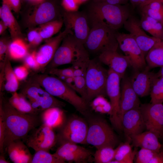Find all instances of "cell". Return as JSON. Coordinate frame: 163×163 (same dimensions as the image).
<instances>
[{
  "label": "cell",
  "mask_w": 163,
  "mask_h": 163,
  "mask_svg": "<svg viewBox=\"0 0 163 163\" xmlns=\"http://www.w3.org/2000/svg\"><path fill=\"white\" fill-rule=\"evenodd\" d=\"M2 94V93H1ZM0 93V105L3 110L5 125L4 151L12 141L24 140L28 133L42 124L41 115L21 112L4 98Z\"/></svg>",
  "instance_id": "obj_1"
},
{
  "label": "cell",
  "mask_w": 163,
  "mask_h": 163,
  "mask_svg": "<svg viewBox=\"0 0 163 163\" xmlns=\"http://www.w3.org/2000/svg\"><path fill=\"white\" fill-rule=\"evenodd\" d=\"M131 14L126 5L94 2L86 15L91 27L101 25L117 30Z\"/></svg>",
  "instance_id": "obj_2"
},
{
  "label": "cell",
  "mask_w": 163,
  "mask_h": 163,
  "mask_svg": "<svg viewBox=\"0 0 163 163\" xmlns=\"http://www.w3.org/2000/svg\"><path fill=\"white\" fill-rule=\"evenodd\" d=\"M31 77L52 95L67 102L82 114H87L88 103L57 77L46 74L35 73Z\"/></svg>",
  "instance_id": "obj_3"
},
{
  "label": "cell",
  "mask_w": 163,
  "mask_h": 163,
  "mask_svg": "<svg viewBox=\"0 0 163 163\" xmlns=\"http://www.w3.org/2000/svg\"><path fill=\"white\" fill-rule=\"evenodd\" d=\"M54 57L45 70L57 68L66 64L73 63L89 58V53L84 44L71 33L63 38Z\"/></svg>",
  "instance_id": "obj_4"
},
{
  "label": "cell",
  "mask_w": 163,
  "mask_h": 163,
  "mask_svg": "<svg viewBox=\"0 0 163 163\" xmlns=\"http://www.w3.org/2000/svg\"><path fill=\"white\" fill-rule=\"evenodd\" d=\"M20 93L39 114L51 107L61 108L65 105L64 102L51 95L31 77L22 84Z\"/></svg>",
  "instance_id": "obj_5"
},
{
  "label": "cell",
  "mask_w": 163,
  "mask_h": 163,
  "mask_svg": "<svg viewBox=\"0 0 163 163\" xmlns=\"http://www.w3.org/2000/svg\"><path fill=\"white\" fill-rule=\"evenodd\" d=\"M117 30L106 26L91 27L84 44L88 53L98 54L107 51H117L119 44L116 37Z\"/></svg>",
  "instance_id": "obj_6"
},
{
  "label": "cell",
  "mask_w": 163,
  "mask_h": 163,
  "mask_svg": "<svg viewBox=\"0 0 163 163\" xmlns=\"http://www.w3.org/2000/svg\"><path fill=\"white\" fill-rule=\"evenodd\" d=\"M102 64L98 58L90 59L88 62L86 76V101L88 103L99 95H107L108 70Z\"/></svg>",
  "instance_id": "obj_7"
},
{
  "label": "cell",
  "mask_w": 163,
  "mask_h": 163,
  "mask_svg": "<svg viewBox=\"0 0 163 163\" xmlns=\"http://www.w3.org/2000/svg\"><path fill=\"white\" fill-rule=\"evenodd\" d=\"M118 139L112 129L105 120L101 118L91 120L88 125L86 143L97 149L105 146L114 147Z\"/></svg>",
  "instance_id": "obj_8"
},
{
  "label": "cell",
  "mask_w": 163,
  "mask_h": 163,
  "mask_svg": "<svg viewBox=\"0 0 163 163\" xmlns=\"http://www.w3.org/2000/svg\"><path fill=\"white\" fill-rule=\"evenodd\" d=\"M116 37L119 46L128 59L130 66L136 71L144 69L146 67L145 56L133 37L129 34L117 30Z\"/></svg>",
  "instance_id": "obj_9"
},
{
  "label": "cell",
  "mask_w": 163,
  "mask_h": 163,
  "mask_svg": "<svg viewBox=\"0 0 163 163\" xmlns=\"http://www.w3.org/2000/svg\"><path fill=\"white\" fill-rule=\"evenodd\" d=\"M62 126L58 135L61 143L69 142L86 144L88 125L83 119L78 117H72Z\"/></svg>",
  "instance_id": "obj_10"
},
{
  "label": "cell",
  "mask_w": 163,
  "mask_h": 163,
  "mask_svg": "<svg viewBox=\"0 0 163 163\" xmlns=\"http://www.w3.org/2000/svg\"><path fill=\"white\" fill-rule=\"evenodd\" d=\"M120 76L111 69L108 70V76L106 84V92L109 97L111 107L110 115V121L114 126L117 129H122L119 122L118 114L121 91Z\"/></svg>",
  "instance_id": "obj_11"
},
{
  "label": "cell",
  "mask_w": 163,
  "mask_h": 163,
  "mask_svg": "<svg viewBox=\"0 0 163 163\" xmlns=\"http://www.w3.org/2000/svg\"><path fill=\"white\" fill-rule=\"evenodd\" d=\"M57 137L53 129L42 123L32 130L24 140L28 147L35 152L49 150L55 145Z\"/></svg>",
  "instance_id": "obj_12"
},
{
  "label": "cell",
  "mask_w": 163,
  "mask_h": 163,
  "mask_svg": "<svg viewBox=\"0 0 163 163\" xmlns=\"http://www.w3.org/2000/svg\"><path fill=\"white\" fill-rule=\"evenodd\" d=\"M139 108L146 129L159 138L163 137V104H141Z\"/></svg>",
  "instance_id": "obj_13"
},
{
  "label": "cell",
  "mask_w": 163,
  "mask_h": 163,
  "mask_svg": "<svg viewBox=\"0 0 163 163\" xmlns=\"http://www.w3.org/2000/svg\"><path fill=\"white\" fill-rule=\"evenodd\" d=\"M123 26L133 37L145 56L155 44L162 40L148 35L141 26L140 20L132 14L125 21Z\"/></svg>",
  "instance_id": "obj_14"
},
{
  "label": "cell",
  "mask_w": 163,
  "mask_h": 163,
  "mask_svg": "<svg viewBox=\"0 0 163 163\" xmlns=\"http://www.w3.org/2000/svg\"><path fill=\"white\" fill-rule=\"evenodd\" d=\"M73 34L70 29L66 26L65 30L56 36L46 41L37 52L36 51V59L39 70H44L53 59L56 52L65 37L68 34Z\"/></svg>",
  "instance_id": "obj_15"
},
{
  "label": "cell",
  "mask_w": 163,
  "mask_h": 163,
  "mask_svg": "<svg viewBox=\"0 0 163 163\" xmlns=\"http://www.w3.org/2000/svg\"><path fill=\"white\" fill-rule=\"evenodd\" d=\"M64 21L66 26L71 30L74 36L84 44L90 29L87 15L78 11L63 13Z\"/></svg>",
  "instance_id": "obj_16"
},
{
  "label": "cell",
  "mask_w": 163,
  "mask_h": 163,
  "mask_svg": "<svg viewBox=\"0 0 163 163\" xmlns=\"http://www.w3.org/2000/svg\"><path fill=\"white\" fill-rule=\"evenodd\" d=\"M123 130L127 142H131L133 136L141 133L146 129L139 107L131 110L123 115L121 121Z\"/></svg>",
  "instance_id": "obj_17"
},
{
  "label": "cell",
  "mask_w": 163,
  "mask_h": 163,
  "mask_svg": "<svg viewBox=\"0 0 163 163\" xmlns=\"http://www.w3.org/2000/svg\"><path fill=\"white\" fill-rule=\"evenodd\" d=\"M122 79L118 114L121 126V121L124 114L131 110L139 107L141 105L139 97L133 88L130 78L124 77Z\"/></svg>",
  "instance_id": "obj_18"
},
{
  "label": "cell",
  "mask_w": 163,
  "mask_h": 163,
  "mask_svg": "<svg viewBox=\"0 0 163 163\" xmlns=\"http://www.w3.org/2000/svg\"><path fill=\"white\" fill-rule=\"evenodd\" d=\"M148 66L144 70L136 71L130 78L132 86L139 97L150 94L154 81L159 77L157 73L150 72Z\"/></svg>",
  "instance_id": "obj_19"
},
{
  "label": "cell",
  "mask_w": 163,
  "mask_h": 163,
  "mask_svg": "<svg viewBox=\"0 0 163 163\" xmlns=\"http://www.w3.org/2000/svg\"><path fill=\"white\" fill-rule=\"evenodd\" d=\"M98 58L102 63L107 65L123 78L126 70L130 66L129 61L124 55L117 51H107L100 54Z\"/></svg>",
  "instance_id": "obj_20"
},
{
  "label": "cell",
  "mask_w": 163,
  "mask_h": 163,
  "mask_svg": "<svg viewBox=\"0 0 163 163\" xmlns=\"http://www.w3.org/2000/svg\"><path fill=\"white\" fill-rule=\"evenodd\" d=\"M36 7L28 17L27 24L34 26L56 20L57 11L54 5L49 2H43Z\"/></svg>",
  "instance_id": "obj_21"
},
{
  "label": "cell",
  "mask_w": 163,
  "mask_h": 163,
  "mask_svg": "<svg viewBox=\"0 0 163 163\" xmlns=\"http://www.w3.org/2000/svg\"><path fill=\"white\" fill-rule=\"evenodd\" d=\"M7 151L10 160L14 163H31L33 155L28 147L21 139L11 142L8 146Z\"/></svg>",
  "instance_id": "obj_22"
},
{
  "label": "cell",
  "mask_w": 163,
  "mask_h": 163,
  "mask_svg": "<svg viewBox=\"0 0 163 163\" xmlns=\"http://www.w3.org/2000/svg\"><path fill=\"white\" fill-rule=\"evenodd\" d=\"M90 59L88 58L78 61L72 64V66L75 83L76 91L86 101L87 96L86 73Z\"/></svg>",
  "instance_id": "obj_23"
},
{
  "label": "cell",
  "mask_w": 163,
  "mask_h": 163,
  "mask_svg": "<svg viewBox=\"0 0 163 163\" xmlns=\"http://www.w3.org/2000/svg\"><path fill=\"white\" fill-rule=\"evenodd\" d=\"M159 138L154 133L147 130L133 136L131 138V142L136 147L158 152L161 150V145L158 141Z\"/></svg>",
  "instance_id": "obj_24"
},
{
  "label": "cell",
  "mask_w": 163,
  "mask_h": 163,
  "mask_svg": "<svg viewBox=\"0 0 163 163\" xmlns=\"http://www.w3.org/2000/svg\"><path fill=\"white\" fill-rule=\"evenodd\" d=\"M11 10L6 3L3 1L2 5L0 8V17L8 28L11 38L13 40L20 38L22 34L19 26Z\"/></svg>",
  "instance_id": "obj_25"
},
{
  "label": "cell",
  "mask_w": 163,
  "mask_h": 163,
  "mask_svg": "<svg viewBox=\"0 0 163 163\" xmlns=\"http://www.w3.org/2000/svg\"><path fill=\"white\" fill-rule=\"evenodd\" d=\"M8 55L1 63L3 70L4 89L6 91L13 93L16 92L19 87V81L16 78L11 66Z\"/></svg>",
  "instance_id": "obj_26"
},
{
  "label": "cell",
  "mask_w": 163,
  "mask_h": 163,
  "mask_svg": "<svg viewBox=\"0 0 163 163\" xmlns=\"http://www.w3.org/2000/svg\"><path fill=\"white\" fill-rule=\"evenodd\" d=\"M61 108L53 107L43 112L40 114L42 123L53 129L61 126L64 122V116Z\"/></svg>",
  "instance_id": "obj_27"
},
{
  "label": "cell",
  "mask_w": 163,
  "mask_h": 163,
  "mask_svg": "<svg viewBox=\"0 0 163 163\" xmlns=\"http://www.w3.org/2000/svg\"><path fill=\"white\" fill-rule=\"evenodd\" d=\"M136 154L135 151L132 150L130 142L126 141L115 149L114 159L110 163H133Z\"/></svg>",
  "instance_id": "obj_28"
},
{
  "label": "cell",
  "mask_w": 163,
  "mask_h": 163,
  "mask_svg": "<svg viewBox=\"0 0 163 163\" xmlns=\"http://www.w3.org/2000/svg\"><path fill=\"white\" fill-rule=\"evenodd\" d=\"M140 22L145 31L153 37L163 40V25L160 22L143 14H141Z\"/></svg>",
  "instance_id": "obj_29"
},
{
  "label": "cell",
  "mask_w": 163,
  "mask_h": 163,
  "mask_svg": "<svg viewBox=\"0 0 163 163\" xmlns=\"http://www.w3.org/2000/svg\"><path fill=\"white\" fill-rule=\"evenodd\" d=\"M145 58L149 68L163 66V40L153 47L146 55Z\"/></svg>",
  "instance_id": "obj_30"
},
{
  "label": "cell",
  "mask_w": 163,
  "mask_h": 163,
  "mask_svg": "<svg viewBox=\"0 0 163 163\" xmlns=\"http://www.w3.org/2000/svg\"><path fill=\"white\" fill-rule=\"evenodd\" d=\"M8 101L12 106L21 112L26 114H40L32 107L29 102L20 93H18L16 91L12 93Z\"/></svg>",
  "instance_id": "obj_31"
},
{
  "label": "cell",
  "mask_w": 163,
  "mask_h": 163,
  "mask_svg": "<svg viewBox=\"0 0 163 163\" xmlns=\"http://www.w3.org/2000/svg\"><path fill=\"white\" fill-rule=\"evenodd\" d=\"M28 46L21 38L13 40L9 45L8 55L12 59L24 58L28 54Z\"/></svg>",
  "instance_id": "obj_32"
},
{
  "label": "cell",
  "mask_w": 163,
  "mask_h": 163,
  "mask_svg": "<svg viewBox=\"0 0 163 163\" xmlns=\"http://www.w3.org/2000/svg\"><path fill=\"white\" fill-rule=\"evenodd\" d=\"M53 154L57 158L65 163V162L76 163H87L90 160L92 156L63 150L58 148Z\"/></svg>",
  "instance_id": "obj_33"
},
{
  "label": "cell",
  "mask_w": 163,
  "mask_h": 163,
  "mask_svg": "<svg viewBox=\"0 0 163 163\" xmlns=\"http://www.w3.org/2000/svg\"><path fill=\"white\" fill-rule=\"evenodd\" d=\"M63 23L62 20L56 19L41 24L37 29L43 40L48 39L59 31Z\"/></svg>",
  "instance_id": "obj_34"
},
{
  "label": "cell",
  "mask_w": 163,
  "mask_h": 163,
  "mask_svg": "<svg viewBox=\"0 0 163 163\" xmlns=\"http://www.w3.org/2000/svg\"><path fill=\"white\" fill-rule=\"evenodd\" d=\"M115 149L110 146H104L97 149L94 155L96 163H110L114 159Z\"/></svg>",
  "instance_id": "obj_35"
},
{
  "label": "cell",
  "mask_w": 163,
  "mask_h": 163,
  "mask_svg": "<svg viewBox=\"0 0 163 163\" xmlns=\"http://www.w3.org/2000/svg\"><path fill=\"white\" fill-rule=\"evenodd\" d=\"M150 94L151 103L162 104L163 102V77L156 78L153 82Z\"/></svg>",
  "instance_id": "obj_36"
},
{
  "label": "cell",
  "mask_w": 163,
  "mask_h": 163,
  "mask_svg": "<svg viewBox=\"0 0 163 163\" xmlns=\"http://www.w3.org/2000/svg\"><path fill=\"white\" fill-rule=\"evenodd\" d=\"M53 154L45 150L35 152L33 156L31 163H64Z\"/></svg>",
  "instance_id": "obj_37"
},
{
  "label": "cell",
  "mask_w": 163,
  "mask_h": 163,
  "mask_svg": "<svg viewBox=\"0 0 163 163\" xmlns=\"http://www.w3.org/2000/svg\"><path fill=\"white\" fill-rule=\"evenodd\" d=\"M77 144L69 142H63L61 143L58 148L74 153L92 156V152L90 151Z\"/></svg>",
  "instance_id": "obj_38"
},
{
  "label": "cell",
  "mask_w": 163,
  "mask_h": 163,
  "mask_svg": "<svg viewBox=\"0 0 163 163\" xmlns=\"http://www.w3.org/2000/svg\"><path fill=\"white\" fill-rule=\"evenodd\" d=\"M156 152L148 149L141 148L136 154L135 162L150 163Z\"/></svg>",
  "instance_id": "obj_39"
},
{
  "label": "cell",
  "mask_w": 163,
  "mask_h": 163,
  "mask_svg": "<svg viewBox=\"0 0 163 163\" xmlns=\"http://www.w3.org/2000/svg\"><path fill=\"white\" fill-rule=\"evenodd\" d=\"M102 95H99L90 102V106L91 108L99 106L103 108L104 113L109 114L111 111V107L110 103L108 102Z\"/></svg>",
  "instance_id": "obj_40"
},
{
  "label": "cell",
  "mask_w": 163,
  "mask_h": 163,
  "mask_svg": "<svg viewBox=\"0 0 163 163\" xmlns=\"http://www.w3.org/2000/svg\"><path fill=\"white\" fill-rule=\"evenodd\" d=\"M141 14H143L157 20L163 25V12L149 8L147 5L140 8Z\"/></svg>",
  "instance_id": "obj_41"
},
{
  "label": "cell",
  "mask_w": 163,
  "mask_h": 163,
  "mask_svg": "<svg viewBox=\"0 0 163 163\" xmlns=\"http://www.w3.org/2000/svg\"><path fill=\"white\" fill-rule=\"evenodd\" d=\"M46 71L48 74L57 77L60 76L73 77V70L72 66L62 69L53 68Z\"/></svg>",
  "instance_id": "obj_42"
},
{
  "label": "cell",
  "mask_w": 163,
  "mask_h": 163,
  "mask_svg": "<svg viewBox=\"0 0 163 163\" xmlns=\"http://www.w3.org/2000/svg\"><path fill=\"white\" fill-rule=\"evenodd\" d=\"M27 37L30 45L34 46L39 45L43 40L37 28L30 31L28 33Z\"/></svg>",
  "instance_id": "obj_43"
},
{
  "label": "cell",
  "mask_w": 163,
  "mask_h": 163,
  "mask_svg": "<svg viewBox=\"0 0 163 163\" xmlns=\"http://www.w3.org/2000/svg\"><path fill=\"white\" fill-rule=\"evenodd\" d=\"M24 64L28 69L34 70H39L36 57V51L28 54L24 58Z\"/></svg>",
  "instance_id": "obj_44"
},
{
  "label": "cell",
  "mask_w": 163,
  "mask_h": 163,
  "mask_svg": "<svg viewBox=\"0 0 163 163\" xmlns=\"http://www.w3.org/2000/svg\"><path fill=\"white\" fill-rule=\"evenodd\" d=\"M5 125L3 116V110L0 105V152L4 154V144L5 139Z\"/></svg>",
  "instance_id": "obj_45"
},
{
  "label": "cell",
  "mask_w": 163,
  "mask_h": 163,
  "mask_svg": "<svg viewBox=\"0 0 163 163\" xmlns=\"http://www.w3.org/2000/svg\"><path fill=\"white\" fill-rule=\"evenodd\" d=\"M62 5L66 11L73 12L78 11L80 4L77 0H62Z\"/></svg>",
  "instance_id": "obj_46"
},
{
  "label": "cell",
  "mask_w": 163,
  "mask_h": 163,
  "mask_svg": "<svg viewBox=\"0 0 163 163\" xmlns=\"http://www.w3.org/2000/svg\"><path fill=\"white\" fill-rule=\"evenodd\" d=\"M10 43L5 38H1L0 40V60L2 61L8 54L9 46Z\"/></svg>",
  "instance_id": "obj_47"
},
{
  "label": "cell",
  "mask_w": 163,
  "mask_h": 163,
  "mask_svg": "<svg viewBox=\"0 0 163 163\" xmlns=\"http://www.w3.org/2000/svg\"><path fill=\"white\" fill-rule=\"evenodd\" d=\"M28 69L24 65L17 67L14 69L15 75L18 81L24 80L26 78L29 74Z\"/></svg>",
  "instance_id": "obj_48"
},
{
  "label": "cell",
  "mask_w": 163,
  "mask_h": 163,
  "mask_svg": "<svg viewBox=\"0 0 163 163\" xmlns=\"http://www.w3.org/2000/svg\"><path fill=\"white\" fill-rule=\"evenodd\" d=\"M6 3L11 10L18 12L21 8V0H3Z\"/></svg>",
  "instance_id": "obj_49"
},
{
  "label": "cell",
  "mask_w": 163,
  "mask_h": 163,
  "mask_svg": "<svg viewBox=\"0 0 163 163\" xmlns=\"http://www.w3.org/2000/svg\"><path fill=\"white\" fill-rule=\"evenodd\" d=\"M57 77L76 91L75 83L73 77L60 76Z\"/></svg>",
  "instance_id": "obj_50"
},
{
  "label": "cell",
  "mask_w": 163,
  "mask_h": 163,
  "mask_svg": "<svg viewBox=\"0 0 163 163\" xmlns=\"http://www.w3.org/2000/svg\"><path fill=\"white\" fill-rule=\"evenodd\" d=\"M150 163H163V151L156 152Z\"/></svg>",
  "instance_id": "obj_51"
},
{
  "label": "cell",
  "mask_w": 163,
  "mask_h": 163,
  "mask_svg": "<svg viewBox=\"0 0 163 163\" xmlns=\"http://www.w3.org/2000/svg\"><path fill=\"white\" fill-rule=\"evenodd\" d=\"M94 2H102L113 5H126L129 0H93Z\"/></svg>",
  "instance_id": "obj_52"
},
{
  "label": "cell",
  "mask_w": 163,
  "mask_h": 163,
  "mask_svg": "<svg viewBox=\"0 0 163 163\" xmlns=\"http://www.w3.org/2000/svg\"><path fill=\"white\" fill-rule=\"evenodd\" d=\"M131 2L133 7H135L136 6H139L142 3L146 0H129Z\"/></svg>",
  "instance_id": "obj_53"
},
{
  "label": "cell",
  "mask_w": 163,
  "mask_h": 163,
  "mask_svg": "<svg viewBox=\"0 0 163 163\" xmlns=\"http://www.w3.org/2000/svg\"><path fill=\"white\" fill-rule=\"evenodd\" d=\"M7 28L8 27L1 20L0 21V34H2Z\"/></svg>",
  "instance_id": "obj_54"
},
{
  "label": "cell",
  "mask_w": 163,
  "mask_h": 163,
  "mask_svg": "<svg viewBox=\"0 0 163 163\" xmlns=\"http://www.w3.org/2000/svg\"><path fill=\"white\" fill-rule=\"evenodd\" d=\"M155 1H159L163 4V0H146L144 2L142 3L139 6V8L142 7L149 4L152 2Z\"/></svg>",
  "instance_id": "obj_55"
},
{
  "label": "cell",
  "mask_w": 163,
  "mask_h": 163,
  "mask_svg": "<svg viewBox=\"0 0 163 163\" xmlns=\"http://www.w3.org/2000/svg\"><path fill=\"white\" fill-rule=\"evenodd\" d=\"M4 154H1L0 156V163H10L9 161L6 160Z\"/></svg>",
  "instance_id": "obj_56"
},
{
  "label": "cell",
  "mask_w": 163,
  "mask_h": 163,
  "mask_svg": "<svg viewBox=\"0 0 163 163\" xmlns=\"http://www.w3.org/2000/svg\"><path fill=\"white\" fill-rule=\"evenodd\" d=\"M34 5H39L43 2L44 0H27Z\"/></svg>",
  "instance_id": "obj_57"
},
{
  "label": "cell",
  "mask_w": 163,
  "mask_h": 163,
  "mask_svg": "<svg viewBox=\"0 0 163 163\" xmlns=\"http://www.w3.org/2000/svg\"><path fill=\"white\" fill-rule=\"evenodd\" d=\"M157 73L159 77H163V66L161 67L160 69Z\"/></svg>",
  "instance_id": "obj_58"
},
{
  "label": "cell",
  "mask_w": 163,
  "mask_h": 163,
  "mask_svg": "<svg viewBox=\"0 0 163 163\" xmlns=\"http://www.w3.org/2000/svg\"><path fill=\"white\" fill-rule=\"evenodd\" d=\"M80 4L83 3L88 0H77Z\"/></svg>",
  "instance_id": "obj_59"
}]
</instances>
